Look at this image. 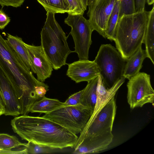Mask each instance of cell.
Returning a JSON list of instances; mask_svg holds the SVG:
<instances>
[{
    "instance_id": "cell-1",
    "label": "cell",
    "mask_w": 154,
    "mask_h": 154,
    "mask_svg": "<svg viewBox=\"0 0 154 154\" xmlns=\"http://www.w3.org/2000/svg\"><path fill=\"white\" fill-rule=\"evenodd\" d=\"M11 125L22 140L54 149L74 148L78 137L68 129L43 117L22 115L12 119Z\"/></svg>"
},
{
    "instance_id": "cell-2",
    "label": "cell",
    "mask_w": 154,
    "mask_h": 154,
    "mask_svg": "<svg viewBox=\"0 0 154 154\" xmlns=\"http://www.w3.org/2000/svg\"><path fill=\"white\" fill-rule=\"evenodd\" d=\"M0 70L12 86L23 106L29 105L37 99L36 86L46 85L35 78L0 34Z\"/></svg>"
},
{
    "instance_id": "cell-3",
    "label": "cell",
    "mask_w": 154,
    "mask_h": 154,
    "mask_svg": "<svg viewBox=\"0 0 154 154\" xmlns=\"http://www.w3.org/2000/svg\"><path fill=\"white\" fill-rule=\"evenodd\" d=\"M147 13L145 10L124 14L118 20L114 41L116 49L126 60L144 43Z\"/></svg>"
},
{
    "instance_id": "cell-4",
    "label": "cell",
    "mask_w": 154,
    "mask_h": 154,
    "mask_svg": "<svg viewBox=\"0 0 154 154\" xmlns=\"http://www.w3.org/2000/svg\"><path fill=\"white\" fill-rule=\"evenodd\" d=\"M55 14L47 12V17L41 32V46L53 69L57 70L66 63L69 49L66 34L57 22Z\"/></svg>"
},
{
    "instance_id": "cell-5",
    "label": "cell",
    "mask_w": 154,
    "mask_h": 154,
    "mask_svg": "<svg viewBox=\"0 0 154 154\" xmlns=\"http://www.w3.org/2000/svg\"><path fill=\"white\" fill-rule=\"evenodd\" d=\"M94 61L100 69L99 75L106 88L112 87L123 77L127 60L111 44L101 45Z\"/></svg>"
},
{
    "instance_id": "cell-6",
    "label": "cell",
    "mask_w": 154,
    "mask_h": 154,
    "mask_svg": "<svg viewBox=\"0 0 154 154\" xmlns=\"http://www.w3.org/2000/svg\"><path fill=\"white\" fill-rule=\"evenodd\" d=\"M93 113L81 103L64 106L43 117L51 120L76 134L80 133Z\"/></svg>"
},
{
    "instance_id": "cell-7",
    "label": "cell",
    "mask_w": 154,
    "mask_h": 154,
    "mask_svg": "<svg viewBox=\"0 0 154 154\" xmlns=\"http://www.w3.org/2000/svg\"><path fill=\"white\" fill-rule=\"evenodd\" d=\"M83 14H68L64 23L71 28L70 33L75 44V51L79 60H88L89 48L92 44L93 31L88 20Z\"/></svg>"
},
{
    "instance_id": "cell-8",
    "label": "cell",
    "mask_w": 154,
    "mask_h": 154,
    "mask_svg": "<svg viewBox=\"0 0 154 154\" xmlns=\"http://www.w3.org/2000/svg\"><path fill=\"white\" fill-rule=\"evenodd\" d=\"M115 97L107 103L93 119L88 121L74 147L86 137L112 132L116 110Z\"/></svg>"
},
{
    "instance_id": "cell-9",
    "label": "cell",
    "mask_w": 154,
    "mask_h": 154,
    "mask_svg": "<svg viewBox=\"0 0 154 154\" xmlns=\"http://www.w3.org/2000/svg\"><path fill=\"white\" fill-rule=\"evenodd\" d=\"M128 102L131 109L150 103L153 106L154 90L149 75L139 72L129 80L127 84Z\"/></svg>"
},
{
    "instance_id": "cell-10",
    "label": "cell",
    "mask_w": 154,
    "mask_h": 154,
    "mask_svg": "<svg viewBox=\"0 0 154 154\" xmlns=\"http://www.w3.org/2000/svg\"><path fill=\"white\" fill-rule=\"evenodd\" d=\"M116 0H99L88 11V20L93 31L106 38L108 21Z\"/></svg>"
},
{
    "instance_id": "cell-11",
    "label": "cell",
    "mask_w": 154,
    "mask_h": 154,
    "mask_svg": "<svg viewBox=\"0 0 154 154\" xmlns=\"http://www.w3.org/2000/svg\"><path fill=\"white\" fill-rule=\"evenodd\" d=\"M28 53L31 70L36 74L37 79L42 82L50 77L53 68L41 45L36 46L25 43Z\"/></svg>"
},
{
    "instance_id": "cell-12",
    "label": "cell",
    "mask_w": 154,
    "mask_h": 154,
    "mask_svg": "<svg viewBox=\"0 0 154 154\" xmlns=\"http://www.w3.org/2000/svg\"><path fill=\"white\" fill-rule=\"evenodd\" d=\"M100 70L94 61L79 60L68 64L66 75L76 83L88 82L98 77Z\"/></svg>"
},
{
    "instance_id": "cell-13",
    "label": "cell",
    "mask_w": 154,
    "mask_h": 154,
    "mask_svg": "<svg viewBox=\"0 0 154 154\" xmlns=\"http://www.w3.org/2000/svg\"><path fill=\"white\" fill-rule=\"evenodd\" d=\"M113 137L112 132L88 137L74 147V150L72 153H97L105 150L112 143Z\"/></svg>"
},
{
    "instance_id": "cell-14",
    "label": "cell",
    "mask_w": 154,
    "mask_h": 154,
    "mask_svg": "<svg viewBox=\"0 0 154 154\" xmlns=\"http://www.w3.org/2000/svg\"><path fill=\"white\" fill-rule=\"evenodd\" d=\"M0 91L5 106L4 115L16 116L21 114V108L16 93L0 70Z\"/></svg>"
},
{
    "instance_id": "cell-15",
    "label": "cell",
    "mask_w": 154,
    "mask_h": 154,
    "mask_svg": "<svg viewBox=\"0 0 154 154\" xmlns=\"http://www.w3.org/2000/svg\"><path fill=\"white\" fill-rule=\"evenodd\" d=\"M125 78L123 77L112 87L106 88L99 75L97 88V100L93 112L88 120L93 119L102 108L115 96L118 90L124 83Z\"/></svg>"
},
{
    "instance_id": "cell-16",
    "label": "cell",
    "mask_w": 154,
    "mask_h": 154,
    "mask_svg": "<svg viewBox=\"0 0 154 154\" xmlns=\"http://www.w3.org/2000/svg\"><path fill=\"white\" fill-rule=\"evenodd\" d=\"M147 57L145 50L142 46L127 60L122 76L128 80L140 72L144 60Z\"/></svg>"
},
{
    "instance_id": "cell-17",
    "label": "cell",
    "mask_w": 154,
    "mask_h": 154,
    "mask_svg": "<svg viewBox=\"0 0 154 154\" xmlns=\"http://www.w3.org/2000/svg\"><path fill=\"white\" fill-rule=\"evenodd\" d=\"M147 57L154 64V6L147 13V20L144 43Z\"/></svg>"
},
{
    "instance_id": "cell-18",
    "label": "cell",
    "mask_w": 154,
    "mask_h": 154,
    "mask_svg": "<svg viewBox=\"0 0 154 154\" xmlns=\"http://www.w3.org/2000/svg\"><path fill=\"white\" fill-rule=\"evenodd\" d=\"M98 76L88 82L86 87L83 89L80 103L90 110L93 113L96 102L97 88Z\"/></svg>"
},
{
    "instance_id": "cell-19",
    "label": "cell",
    "mask_w": 154,
    "mask_h": 154,
    "mask_svg": "<svg viewBox=\"0 0 154 154\" xmlns=\"http://www.w3.org/2000/svg\"><path fill=\"white\" fill-rule=\"evenodd\" d=\"M64 106V103L58 100L47 98L45 96L35 102L30 107L29 112L45 114L50 113Z\"/></svg>"
},
{
    "instance_id": "cell-20",
    "label": "cell",
    "mask_w": 154,
    "mask_h": 154,
    "mask_svg": "<svg viewBox=\"0 0 154 154\" xmlns=\"http://www.w3.org/2000/svg\"><path fill=\"white\" fill-rule=\"evenodd\" d=\"M7 41L14 51L20 57L29 70L31 65L27 48L22 39L8 33Z\"/></svg>"
},
{
    "instance_id": "cell-21",
    "label": "cell",
    "mask_w": 154,
    "mask_h": 154,
    "mask_svg": "<svg viewBox=\"0 0 154 154\" xmlns=\"http://www.w3.org/2000/svg\"><path fill=\"white\" fill-rule=\"evenodd\" d=\"M47 12L56 13H67L69 5L67 0H37Z\"/></svg>"
},
{
    "instance_id": "cell-22",
    "label": "cell",
    "mask_w": 154,
    "mask_h": 154,
    "mask_svg": "<svg viewBox=\"0 0 154 154\" xmlns=\"http://www.w3.org/2000/svg\"><path fill=\"white\" fill-rule=\"evenodd\" d=\"M120 2L121 0H116L107 22L106 38L111 41H114V39L115 29L119 13Z\"/></svg>"
},
{
    "instance_id": "cell-23",
    "label": "cell",
    "mask_w": 154,
    "mask_h": 154,
    "mask_svg": "<svg viewBox=\"0 0 154 154\" xmlns=\"http://www.w3.org/2000/svg\"><path fill=\"white\" fill-rule=\"evenodd\" d=\"M27 143L20 142L15 136L6 134H0V150L11 151L13 148L26 146Z\"/></svg>"
},
{
    "instance_id": "cell-24",
    "label": "cell",
    "mask_w": 154,
    "mask_h": 154,
    "mask_svg": "<svg viewBox=\"0 0 154 154\" xmlns=\"http://www.w3.org/2000/svg\"><path fill=\"white\" fill-rule=\"evenodd\" d=\"M26 154H47L51 153L54 149L47 146L39 145L31 142H28L24 146Z\"/></svg>"
},
{
    "instance_id": "cell-25",
    "label": "cell",
    "mask_w": 154,
    "mask_h": 154,
    "mask_svg": "<svg viewBox=\"0 0 154 154\" xmlns=\"http://www.w3.org/2000/svg\"><path fill=\"white\" fill-rule=\"evenodd\" d=\"M135 12V0H121L118 19L123 14H128Z\"/></svg>"
},
{
    "instance_id": "cell-26",
    "label": "cell",
    "mask_w": 154,
    "mask_h": 154,
    "mask_svg": "<svg viewBox=\"0 0 154 154\" xmlns=\"http://www.w3.org/2000/svg\"><path fill=\"white\" fill-rule=\"evenodd\" d=\"M69 5L68 14H83L86 10L82 0H67Z\"/></svg>"
},
{
    "instance_id": "cell-27",
    "label": "cell",
    "mask_w": 154,
    "mask_h": 154,
    "mask_svg": "<svg viewBox=\"0 0 154 154\" xmlns=\"http://www.w3.org/2000/svg\"><path fill=\"white\" fill-rule=\"evenodd\" d=\"M83 90V89L70 96L64 102V106H73L80 104Z\"/></svg>"
},
{
    "instance_id": "cell-28",
    "label": "cell",
    "mask_w": 154,
    "mask_h": 154,
    "mask_svg": "<svg viewBox=\"0 0 154 154\" xmlns=\"http://www.w3.org/2000/svg\"><path fill=\"white\" fill-rule=\"evenodd\" d=\"M25 0H0V5L2 7L11 6L18 8L21 6Z\"/></svg>"
},
{
    "instance_id": "cell-29",
    "label": "cell",
    "mask_w": 154,
    "mask_h": 154,
    "mask_svg": "<svg viewBox=\"0 0 154 154\" xmlns=\"http://www.w3.org/2000/svg\"><path fill=\"white\" fill-rule=\"evenodd\" d=\"M10 21V18L0 9V29H4Z\"/></svg>"
},
{
    "instance_id": "cell-30",
    "label": "cell",
    "mask_w": 154,
    "mask_h": 154,
    "mask_svg": "<svg viewBox=\"0 0 154 154\" xmlns=\"http://www.w3.org/2000/svg\"><path fill=\"white\" fill-rule=\"evenodd\" d=\"M146 0H135L136 12L145 11Z\"/></svg>"
},
{
    "instance_id": "cell-31",
    "label": "cell",
    "mask_w": 154,
    "mask_h": 154,
    "mask_svg": "<svg viewBox=\"0 0 154 154\" xmlns=\"http://www.w3.org/2000/svg\"><path fill=\"white\" fill-rule=\"evenodd\" d=\"M5 106L0 91V116L5 114Z\"/></svg>"
},
{
    "instance_id": "cell-32",
    "label": "cell",
    "mask_w": 154,
    "mask_h": 154,
    "mask_svg": "<svg viewBox=\"0 0 154 154\" xmlns=\"http://www.w3.org/2000/svg\"><path fill=\"white\" fill-rule=\"evenodd\" d=\"M16 151L0 150V154H16Z\"/></svg>"
},
{
    "instance_id": "cell-33",
    "label": "cell",
    "mask_w": 154,
    "mask_h": 154,
    "mask_svg": "<svg viewBox=\"0 0 154 154\" xmlns=\"http://www.w3.org/2000/svg\"><path fill=\"white\" fill-rule=\"evenodd\" d=\"M95 0H88V11H89L92 8Z\"/></svg>"
},
{
    "instance_id": "cell-34",
    "label": "cell",
    "mask_w": 154,
    "mask_h": 154,
    "mask_svg": "<svg viewBox=\"0 0 154 154\" xmlns=\"http://www.w3.org/2000/svg\"><path fill=\"white\" fill-rule=\"evenodd\" d=\"M84 7L86 10L87 7L88 5V0H82Z\"/></svg>"
},
{
    "instance_id": "cell-35",
    "label": "cell",
    "mask_w": 154,
    "mask_h": 154,
    "mask_svg": "<svg viewBox=\"0 0 154 154\" xmlns=\"http://www.w3.org/2000/svg\"><path fill=\"white\" fill-rule=\"evenodd\" d=\"M98 0H95V2H94H94H97L98 1Z\"/></svg>"
}]
</instances>
